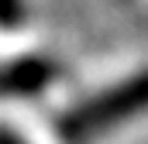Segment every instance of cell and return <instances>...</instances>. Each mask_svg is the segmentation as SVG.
Listing matches in <instances>:
<instances>
[{
    "label": "cell",
    "instance_id": "6da1fadb",
    "mask_svg": "<svg viewBox=\"0 0 148 144\" xmlns=\"http://www.w3.org/2000/svg\"><path fill=\"white\" fill-rule=\"evenodd\" d=\"M145 110H148V72H138L131 79L117 82L114 89L97 93L83 107L69 110L59 120V134L66 144H90L93 137L141 117Z\"/></svg>",
    "mask_w": 148,
    "mask_h": 144
},
{
    "label": "cell",
    "instance_id": "7a4b0ae2",
    "mask_svg": "<svg viewBox=\"0 0 148 144\" xmlns=\"http://www.w3.org/2000/svg\"><path fill=\"white\" fill-rule=\"evenodd\" d=\"M52 75H55V65L41 55L7 62L0 65V96H38Z\"/></svg>",
    "mask_w": 148,
    "mask_h": 144
},
{
    "label": "cell",
    "instance_id": "3957f363",
    "mask_svg": "<svg viewBox=\"0 0 148 144\" xmlns=\"http://www.w3.org/2000/svg\"><path fill=\"white\" fill-rule=\"evenodd\" d=\"M24 17H28L24 0H0V28H3V31L21 28V24H24Z\"/></svg>",
    "mask_w": 148,
    "mask_h": 144
},
{
    "label": "cell",
    "instance_id": "277c9868",
    "mask_svg": "<svg viewBox=\"0 0 148 144\" xmlns=\"http://www.w3.org/2000/svg\"><path fill=\"white\" fill-rule=\"evenodd\" d=\"M0 144H28V141H21L14 130H7V127H0Z\"/></svg>",
    "mask_w": 148,
    "mask_h": 144
}]
</instances>
